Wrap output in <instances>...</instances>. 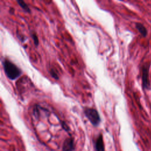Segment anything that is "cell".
<instances>
[{"mask_svg":"<svg viewBox=\"0 0 151 151\" xmlns=\"http://www.w3.org/2000/svg\"><path fill=\"white\" fill-rule=\"evenodd\" d=\"M95 151H104V145L101 134H100L96 140Z\"/></svg>","mask_w":151,"mask_h":151,"instance_id":"5","label":"cell"},{"mask_svg":"<svg viewBox=\"0 0 151 151\" xmlns=\"http://www.w3.org/2000/svg\"><path fill=\"white\" fill-rule=\"evenodd\" d=\"M84 113L85 116L94 126H99L101 120L97 110L93 108L85 107L84 109Z\"/></svg>","mask_w":151,"mask_h":151,"instance_id":"2","label":"cell"},{"mask_svg":"<svg viewBox=\"0 0 151 151\" xmlns=\"http://www.w3.org/2000/svg\"><path fill=\"white\" fill-rule=\"evenodd\" d=\"M31 37H32L34 44H35V46H37L38 45V42H39L37 35L35 33H32L31 34Z\"/></svg>","mask_w":151,"mask_h":151,"instance_id":"8","label":"cell"},{"mask_svg":"<svg viewBox=\"0 0 151 151\" xmlns=\"http://www.w3.org/2000/svg\"><path fill=\"white\" fill-rule=\"evenodd\" d=\"M17 2L18 3V4L20 6V7L23 10H24L25 12H27L28 13H30L31 11H30L29 8L24 1H21V0H18V1H17Z\"/></svg>","mask_w":151,"mask_h":151,"instance_id":"7","label":"cell"},{"mask_svg":"<svg viewBox=\"0 0 151 151\" xmlns=\"http://www.w3.org/2000/svg\"><path fill=\"white\" fill-rule=\"evenodd\" d=\"M50 73L51 76V77L52 78H54V79L55 80H58V74H57V73L53 70V69H51L50 71Z\"/></svg>","mask_w":151,"mask_h":151,"instance_id":"9","label":"cell"},{"mask_svg":"<svg viewBox=\"0 0 151 151\" xmlns=\"http://www.w3.org/2000/svg\"><path fill=\"white\" fill-rule=\"evenodd\" d=\"M2 65L6 77L11 80H16L22 74L21 70L8 59L3 60Z\"/></svg>","mask_w":151,"mask_h":151,"instance_id":"1","label":"cell"},{"mask_svg":"<svg viewBox=\"0 0 151 151\" xmlns=\"http://www.w3.org/2000/svg\"><path fill=\"white\" fill-rule=\"evenodd\" d=\"M74 148V142L72 138L68 137L65 139L63 145V151H73Z\"/></svg>","mask_w":151,"mask_h":151,"instance_id":"4","label":"cell"},{"mask_svg":"<svg viewBox=\"0 0 151 151\" xmlns=\"http://www.w3.org/2000/svg\"><path fill=\"white\" fill-rule=\"evenodd\" d=\"M150 63H147L142 68V84L143 90L150 89V83L149 81V68Z\"/></svg>","mask_w":151,"mask_h":151,"instance_id":"3","label":"cell"},{"mask_svg":"<svg viewBox=\"0 0 151 151\" xmlns=\"http://www.w3.org/2000/svg\"><path fill=\"white\" fill-rule=\"evenodd\" d=\"M135 27L143 37H146L147 36V30L143 24L140 22H136Z\"/></svg>","mask_w":151,"mask_h":151,"instance_id":"6","label":"cell"}]
</instances>
